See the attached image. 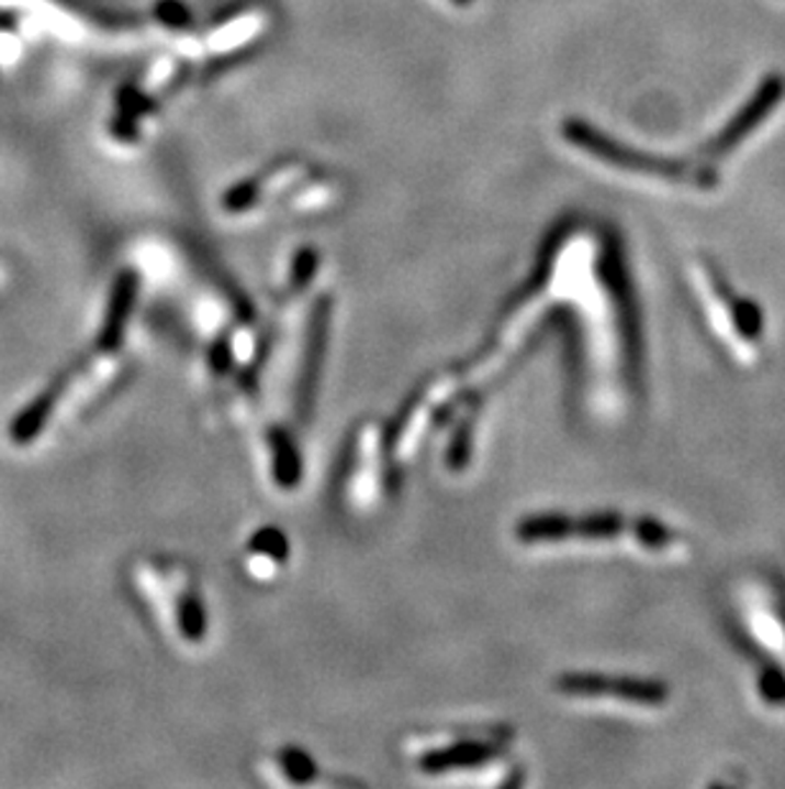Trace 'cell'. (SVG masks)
<instances>
[{
	"instance_id": "4",
	"label": "cell",
	"mask_w": 785,
	"mask_h": 789,
	"mask_svg": "<svg viewBox=\"0 0 785 789\" xmlns=\"http://www.w3.org/2000/svg\"><path fill=\"white\" fill-rule=\"evenodd\" d=\"M561 136H564L571 146L590 154L592 159L607 164V167L630 171V175H646L650 179H663L671 181V185L694 189L717 187V175H714L709 167L640 152V148H632L623 144V141L609 138L605 131L594 129L592 123L582 121V118H567V121L561 123Z\"/></svg>"
},
{
	"instance_id": "11",
	"label": "cell",
	"mask_w": 785,
	"mask_h": 789,
	"mask_svg": "<svg viewBox=\"0 0 785 789\" xmlns=\"http://www.w3.org/2000/svg\"><path fill=\"white\" fill-rule=\"evenodd\" d=\"M156 15L158 21L166 23L171 29H184L192 15H189V8L181 3V0H158L156 5Z\"/></svg>"
},
{
	"instance_id": "7",
	"label": "cell",
	"mask_w": 785,
	"mask_h": 789,
	"mask_svg": "<svg viewBox=\"0 0 785 789\" xmlns=\"http://www.w3.org/2000/svg\"><path fill=\"white\" fill-rule=\"evenodd\" d=\"M141 289V276L133 268H125L115 276L113 287H110L105 320H102L98 333V348L102 353H117L125 341V330H128L131 314L136 310V299Z\"/></svg>"
},
{
	"instance_id": "10",
	"label": "cell",
	"mask_w": 785,
	"mask_h": 789,
	"mask_svg": "<svg viewBox=\"0 0 785 789\" xmlns=\"http://www.w3.org/2000/svg\"><path fill=\"white\" fill-rule=\"evenodd\" d=\"M260 200V181L258 179H243L237 181L233 189H227L225 197H222V208L233 215H240V212H248L256 208Z\"/></svg>"
},
{
	"instance_id": "3",
	"label": "cell",
	"mask_w": 785,
	"mask_h": 789,
	"mask_svg": "<svg viewBox=\"0 0 785 789\" xmlns=\"http://www.w3.org/2000/svg\"><path fill=\"white\" fill-rule=\"evenodd\" d=\"M732 619L744 642L785 673V588L765 573H744L729 588Z\"/></svg>"
},
{
	"instance_id": "5",
	"label": "cell",
	"mask_w": 785,
	"mask_h": 789,
	"mask_svg": "<svg viewBox=\"0 0 785 789\" xmlns=\"http://www.w3.org/2000/svg\"><path fill=\"white\" fill-rule=\"evenodd\" d=\"M553 690L574 705L620 715H661L671 705V688L663 680L638 675L571 673L553 682Z\"/></svg>"
},
{
	"instance_id": "8",
	"label": "cell",
	"mask_w": 785,
	"mask_h": 789,
	"mask_svg": "<svg viewBox=\"0 0 785 789\" xmlns=\"http://www.w3.org/2000/svg\"><path fill=\"white\" fill-rule=\"evenodd\" d=\"M61 389H65V381H59L49 386V389H44L38 397L31 401L29 407H23L19 414L13 416L11 427H8V435H11L13 445H31L38 435H42V430L49 424L54 409H57V401H59V393Z\"/></svg>"
},
{
	"instance_id": "2",
	"label": "cell",
	"mask_w": 785,
	"mask_h": 789,
	"mask_svg": "<svg viewBox=\"0 0 785 789\" xmlns=\"http://www.w3.org/2000/svg\"><path fill=\"white\" fill-rule=\"evenodd\" d=\"M692 287L704 325L737 368H758L767 351V318L763 304L737 291L717 266L696 258Z\"/></svg>"
},
{
	"instance_id": "12",
	"label": "cell",
	"mask_w": 785,
	"mask_h": 789,
	"mask_svg": "<svg viewBox=\"0 0 785 789\" xmlns=\"http://www.w3.org/2000/svg\"><path fill=\"white\" fill-rule=\"evenodd\" d=\"M449 3H455V5H459V8H467V5H472L474 0H449Z\"/></svg>"
},
{
	"instance_id": "9",
	"label": "cell",
	"mask_w": 785,
	"mask_h": 789,
	"mask_svg": "<svg viewBox=\"0 0 785 789\" xmlns=\"http://www.w3.org/2000/svg\"><path fill=\"white\" fill-rule=\"evenodd\" d=\"M748 692L765 715L785 718V673L781 667L758 659L748 677Z\"/></svg>"
},
{
	"instance_id": "6",
	"label": "cell",
	"mask_w": 785,
	"mask_h": 789,
	"mask_svg": "<svg viewBox=\"0 0 785 789\" xmlns=\"http://www.w3.org/2000/svg\"><path fill=\"white\" fill-rule=\"evenodd\" d=\"M785 98V77L783 75H767L763 82L758 85L755 92L750 95L748 102L729 118L725 129L709 141L707 152L711 156H725L742 144L758 125H763L775 108L781 105Z\"/></svg>"
},
{
	"instance_id": "1",
	"label": "cell",
	"mask_w": 785,
	"mask_h": 789,
	"mask_svg": "<svg viewBox=\"0 0 785 789\" xmlns=\"http://www.w3.org/2000/svg\"><path fill=\"white\" fill-rule=\"evenodd\" d=\"M518 540L530 547H579L623 552L653 563H681L692 542L681 529L655 516L599 511L586 516H530L518 526Z\"/></svg>"
}]
</instances>
